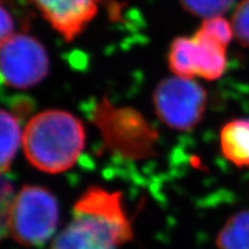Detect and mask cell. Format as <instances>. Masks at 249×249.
Wrapping results in <instances>:
<instances>
[{
  "mask_svg": "<svg viewBox=\"0 0 249 249\" xmlns=\"http://www.w3.org/2000/svg\"><path fill=\"white\" fill-rule=\"evenodd\" d=\"M13 185L7 179L0 177V241L8 229V218L13 203Z\"/></svg>",
  "mask_w": 249,
  "mask_h": 249,
  "instance_id": "5bb4252c",
  "label": "cell"
},
{
  "mask_svg": "<svg viewBox=\"0 0 249 249\" xmlns=\"http://www.w3.org/2000/svg\"><path fill=\"white\" fill-rule=\"evenodd\" d=\"M22 136L18 118L0 110V174L7 172L11 167Z\"/></svg>",
  "mask_w": 249,
  "mask_h": 249,
  "instance_id": "30bf717a",
  "label": "cell"
},
{
  "mask_svg": "<svg viewBox=\"0 0 249 249\" xmlns=\"http://www.w3.org/2000/svg\"><path fill=\"white\" fill-rule=\"evenodd\" d=\"M234 0H180L187 12L195 17L210 18L222 17L232 7Z\"/></svg>",
  "mask_w": 249,
  "mask_h": 249,
  "instance_id": "7c38bea8",
  "label": "cell"
},
{
  "mask_svg": "<svg viewBox=\"0 0 249 249\" xmlns=\"http://www.w3.org/2000/svg\"><path fill=\"white\" fill-rule=\"evenodd\" d=\"M92 121L104 147L118 157L142 160L154 155L158 134L139 111L103 99L93 107Z\"/></svg>",
  "mask_w": 249,
  "mask_h": 249,
  "instance_id": "3957f363",
  "label": "cell"
},
{
  "mask_svg": "<svg viewBox=\"0 0 249 249\" xmlns=\"http://www.w3.org/2000/svg\"><path fill=\"white\" fill-rule=\"evenodd\" d=\"M224 157L238 167H249V119L227 123L220 132Z\"/></svg>",
  "mask_w": 249,
  "mask_h": 249,
  "instance_id": "9c48e42d",
  "label": "cell"
},
{
  "mask_svg": "<svg viewBox=\"0 0 249 249\" xmlns=\"http://www.w3.org/2000/svg\"><path fill=\"white\" fill-rule=\"evenodd\" d=\"M234 37L245 48H249V0H241L232 18Z\"/></svg>",
  "mask_w": 249,
  "mask_h": 249,
  "instance_id": "4fadbf2b",
  "label": "cell"
},
{
  "mask_svg": "<svg viewBox=\"0 0 249 249\" xmlns=\"http://www.w3.org/2000/svg\"><path fill=\"white\" fill-rule=\"evenodd\" d=\"M29 163L46 173L71 169L85 148V127L75 116L61 110H48L33 117L22 136Z\"/></svg>",
  "mask_w": 249,
  "mask_h": 249,
  "instance_id": "7a4b0ae2",
  "label": "cell"
},
{
  "mask_svg": "<svg viewBox=\"0 0 249 249\" xmlns=\"http://www.w3.org/2000/svg\"><path fill=\"white\" fill-rule=\"evenodd\" d=\"M207 91L193 79H164L154 92V105L160 119L170 128L191 130L201 123L207 107Z\"/></svg>",
  "mask_w": 249,
  "mask_h": 249,
  "instance_id": "5b68a950",
  "label": "cell"
},
{
  "mask_svg": "<svg viewBox=\"0 0 249 249\" xmlns=\"http://www.w3.org/2000/svg\"><path fill=\"white\" fill-rule=\"evenodd\" d=\"M59 222L57 198L40 186H24L15 196L8 218V231L26 247L42 246L53 235Z\"/></svg>",
  "mask_w": 249,
  "mask_h": 249,
  "instance_id": "277c9868",
  "label": "cell"
},
{
  "mask_svg": "<svg viewBox=\"0 0 249 249\" xmlns=\"http://www.w3.org/2000/svg\"><path fill=\"white\" fill-rule=\"evenodd\" d=\"M216 244L219 249H249V210L229 218L218 233Z\"/></svg>",
  "mask_w": 249,
  "mask_h": 249,
  "instance_id": "8fae6325",
  "label": "cell"
},
{
  "mask_svg": "<svg viewBox=\"0 0 249 249\" xmlns=\"http://www.w3.org/2000/svg\"><path fill=\"white\" fill-rule=\"evenodd\" d=\"M132 239L120 193L90 187L76 201L73 219L50 249H117Z\"/></svg>",
  "mask_w": 249,
  "mask_h": 249,
  "instance_id": "6da1fadb",
  "label": "cell"
},
{
  "mask_svg": "<svg viewBox=\"0 0 249 249\" xmlns=\"http://www.w3.org/2000/svg\"><path fill=\"white\" fill-rule=\"evenodd\" d=\"M15 21L11 11L0 1V45L14 35Z\"/></svg>",
  "mask_w": 249,
  "mask_h": 249,
  "instance_id": "9a60e30c",
  "label": "cell"
},
{
  "mask_svg": "<svg viewBox=\"0 0 249 249\" xmlns=\"http://www.w3.org/2000/svg\"><path fill=\"white\" fill-rule=\"evenodd\" d=\"M66 40L82 33L98 11V0H31Z\"/></svg>",
  "mask_w": 249,
  "mask_h": 249,
  "instance_id": "ba28073f",
  "label": "cell"
},
{
  "mask_svg": "<svg viewBox=\"0 0 249 249\" xmlns=\"http://www.w3.org/2000/svg\"><path fill=\"white\" fill-rule=\"evenodd\" d=\"M226 49L219 40L198 29L191 38L178 37L173 40L167 58L170 70L186 79L198 76L216 80L227 67Z\"/></svg>",
  "mask_w": 249,
  "mask_h": 249,
  "instance_id": "8992f818",
  "label": "cell"
},
{
  "mask_svg": "<svg viewBox=\"0 0 249 249\" xmlns=\"http://www.w3.org/2000/svg\"><path fill=\"white\" fill-rule=\"evenodd\" d=\"M44 46L34 37L14 34L0 45V80L18 89L38 85L49 73Z\"/></svg>",
  "mask_w": 249,
  "mask_h": 249,
  "instance_id": "52a82bcc",
  "label": "cell"
}]
</instances>
